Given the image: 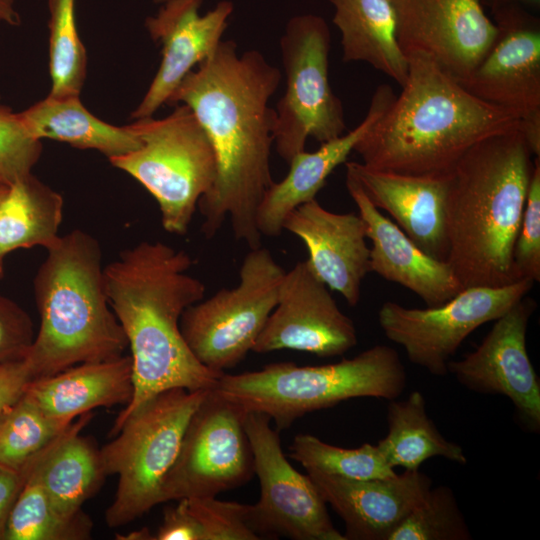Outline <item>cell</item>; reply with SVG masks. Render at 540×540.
<instances>
[{"mask_svg": "<svg viewBox=\"0 0 540 540\" xmlns=\"http://www.w3.org/2000/svg\"><path fill=\"white\" fill-rule=\"evenodd\" d=\"M281 79V71L258 50L238 54L233 40L221 41L167 102L187 105L215 150L216 180L197 207L206 238L228 219L236 240L250 249L261 246L257 211L274 182L270 153L276 113L268 103Z\"/></svg>", "mask_w": 540, "mask_h": 540, "instance_id": "1", "label": "cell"}, {"mask_svg": "<svg viewBox=\"0 0 540 540\" xmlns=\"http://www.w3.org/2000/svg\"><path fill=\"white\" fill-rule=\"evenodd\" d=\"M193 259L160 241H142L104 267L109 304L128 342L134 391L111 435L151 397L174 388L213 389L225 372L201 364L180 329L184 310L200 301L205 285L188 274Z\"/></svg>", "mask_w": 540, "mask_h": 540, "instance_id": "2", "label": "cell"}, {"mask_svg": "<svg viewBox=\"0 0 540 540\" xmlns=\"http://www.w3.org/2000/svg\"><path fill=\"white\" fill-rule=\"evenodd\" d=\"M521 128L489 136L449 172L447 262L463 288L519 281L513 250L534 162Z\"/></svg>", "mask_w": 540, "mask_h": 540, "instance_id": "3", "label": "cell"}, {"mask_svg": "<svg viewBox=\"0 0 540 540\" xmlns=\"http://www.w3.org/2000/svg\"><path fill=\"white\" fill-rule=\"evenodd\" d=\"M408 77L354 147L368 167L413 175L448 174L481 140L521 127L520 118L469 93L430 57L407 56Z\"/></svg>", "mask_w": 540, "mask_h": 540, "instance_id": "4", "label": "cell"}, {"mask_svg": "<svg viewBox=\"0 0 540 540\" xmlns=\"http://www.w3.org/2000/svg\"><path fill=\"white\" fill-rule=\"evenodd\" d=\"M46 250L33 280L39 330L24 357L32 381L118 358L128 347L108 301L99 241L74 229Z\"/></svg>", "mask_w": 540, "mask_h": 540, "instance_id": "5", "label": "cell"}, {"mask_svg": "<svg viewBox=\"0 0 540 540\" xmlns=\"http://www.w3.org/2000/svg\"><path fill=\"white\" fill-rule=\"evenodd\" d=\"M406 370L397 351L375 345L351 359L319 366L278 362L261 370L224 373L213 388L246 412L268 415L283 430L307 413L359 397L399 398Z\"/></svg>", "mask_w": 540, "mask_h": 540, "instance_id": "6", "label": "cell"}, {"mask_svg": "<svg viewBox=\"0 0 540 540\" xmlns=\"http://www.w3.org/2000/svg\"><path fill=\"white\" fill-rule=\"evenodd\" d=\"M208 391L174 388L151 397L125 418L115 438L100 449L106 475L118 476L114 500L105 513L109 527L126 525L160 504L164 479Z\"/></svg>", "mask_w": 540, "mask_h": 540, "instance_id": "7", "label": "cell"}, {"mask_svg": "<svg viewBox=\"0 0 540 540\" xmlns=\"http://www.w3.org/2000/svg\"><path fill=\"white\" fill-rule=\"evenodd\" d=\"M129 125L141 145L109 159L110 163L155 198L165 231L187 233L199 200L217 176L216 154L208 134L185 104L163 119L145 117Z\"/></svg>", "mask_w": 540, "mask_h": 540, "instance_id": "8", "label": "cell"}, {"mask_svg": "<svg viewBox=\"0 0 540 540\" xmlns=\"http://www.w3.org/2000/svg\"><path fill=\"white\" fill-rule=\"evenodd\" d=\"M285 270L262 246L245 255L239 283L187 307L180 319L185 342L209 369L234 368L252 351L275 308Z\"/></svg>", "mask_w": 540, "mask_h": 540, "instance_id": "9", "label": "cell"}, {"mask_svg": "<svg viewBox=\"0 0 540 540\" xmlns=\"http://www.w3.org/2000/svg\"><path fill=\"white\" fill-rule=\"evenodd\" d=\"M330 29L315 14L291 18L280 39L285 91L276 104L274 145L289 163L308 137L322 143L345 133L341 100L329 82Z\"/></svg>", "mask_w": 540, "mask_h": 540, "instance_id": "10", "label": "cell"}, {"mask_svg": "<svg viewBox=\"0 0 540 540\" xmlns=\"http://www.w3.org/2000/svg\"><path fill=\"white\" fill-rule=\"evenodd\" d=\"M247 412L214 389L193 413L177 458L167 473L160 503L190 497H216L240 487L254 473L245 430Z\"/></svg>", "mask_w": 540, "mask_h": 540, "instance_id": "11", "label": "cell"}, {"mask_svg": "<svg viewBox=\"0 0 540 540\" xmlns=\"http://www.w3.org/2000/svg\"><path fill=\"white\" fill-rule=\"evenodd\" d=\"M534 283L521 279L502 287H468L437 307L407 308L387 301L378 311V322L385 336L403 347L411 363L442 377L464 340L506 313Z\"/></svg>", "mask_w": 540, "mask_h": 540, "instance_id": "12", "label": "cell"}, {"mask_svg": "<svg viewBox=\"0 0 540 540\" xmlns=\"http://www.w3.org/2000/svg\"><path fill=\"white\" fill-rule=\"evenodd\" d=\"M261 412H247L245 430L260 484L257 503L249 505L248 520L262 538L346 540L333 525L316 486L286 459L278 430Z\"/></svg>", "mask_w": 540, "mask_h": 540, "instance_id": "13", "label": "cell"}, {"mask_svg": "<svg viewBox=\"0 0 540 540\" xmlns=\"http://www.w3.org/2000/svg\"><path fill=\"white\" fill-rule=\"evenodd\" d=\"M497 34L490 48L458 81L484 102L510 111L532 148L540 146V18L518 5L492 12ZM457 81V80H456Z\"/></svg>", "mask_w": 540, "mask_h": 540, "instance_id": "14", "label": "cell"}, {"mask_svg": "<svg viewBox=\"0 0 540 540\" xmlns=\"http://www.w3.org/2000/svg\"><path fill=\"white\" fill-rule=\"evenodd\" d=\"M536 302L527 295L495 320L476 349L448 363V373L480 394L506 396L522 425L540 431V380L527 351L529 320Z\"/></svg>", "mask_w": 540, "mask_h": 540, "instance_id": "15", "label": "cell"}, {"mask_svg": "<svg viewBox=\"0 0 540 540\" xmlns=\"http://www.w3.org/2000/svg\"><path fill=\"white\" fill-rule=\"evenodd\" d=\"M357 341L352 319L340 310L329 288L305 260L285 272L278 302L252 351L290 349L334 357L349 351Z\"/></svg>", "mask_w": 540, "mask_h": 540, "instance_id": "16", "label": "cell"}, {"mask_svg": "<svg viewBox=\"0 0 540 540\" xmlns=\"http://www.w3.org/2000/svg\"><path fill=\"white\" fill-rule=\"evenodd\" d=\"M391 1L406 57L424 54L457 81L472 72L497 34L480 0Z\"/></svg>", "mask_w": 540, "mask_h": 540, "instance_id": "17", "label": "cell"}, {"mask_svg": "<svg viewBox=\"0 0 540 540\" xmlns=\"http://www.w3.org/2000/svg\"><path fill=\"white\" fill-rule=\"evenodd\" d=\"M201 4L202 0H167L155 16L146 19L150 36L162 44V60L133 118L151 117L168 102L186 74L222 41L232 2L220 1L204 15L199 14Z\"/></svg>", "mask_w": 540, "mask_h": 540, "instance_id": "18", "label": "cell"}, {"mask_svg": "<svg viewBox=\"0 0 540 540\" xmlns=\"http://www.w3.org/2000/svg\"><path fill=\"white\" fill-rule=\"evenodd\" d=\"M307 475L342 518L346 540H389L432 487V479L419 469L365 480L319 472Z\"/></svg>", "mask_w": 540, "mask_h": 540, "instance_id": "19", "label": "cell"}, {"mask_svg": "<svg viewBox=\"0 0 540 540\" xmlns=\"http://www.w3.org/2000/svg\"><path fill=\"white\" fill-rule=\"evenodd\" d=\"M284 229L305 244L306 261L316 276L356 306L362 282L371 272L366 226L360 215L329 211L313 199L286 217Z\"/></svg>", "mask_w": 540, "mask_h": 540, "instance_id": "20", "label": "cell"}, {"mask_svg": "<svg viewBox=\"0 0 540 540\" xmlns=\"http://www.w3.org/2000/svg\"><path fill=\"white\" fill-rule=\"evenodd\" d=\"M346 187L371 241V272L412 291L427 307L440 306L464 289L450 264L418 247L375 207L359 182L347 172Z\"/></svg>", "mask_w": 540, "mask_h": 540, "instance_id": "21", "label": "cell"}, {"mask_svg": "<svg viewBox=\"0 0 540 540\" xmlns=\"http://www.w3.org/2000/svg\"><path fill=\"white\" fill-rule=\"evenodd\" d=\"M345 166L375 207L386 211L418 247L438 260H447L445 208L449 173L402 174L354 161L345 162Z\"/></svg>", "mask_w": 540, "mask_h": 540, "instance_id": "22", "label": "cell"}, {"mask_svg": "<svg viewBox=\"0 0 540 540\" xmlns=\"http://www.w3.org/2000/svg\"><path fill=\"white\" fill-rule=\"evenodd\" d=\"M395 94L388 85H380L362 122L353 130L322 143L314 152L297 153L288 163L285 178L267 189L257 211L261 236H278L286 217L300 205L315 199L329 175L345 163L357 142L385 111Z\"/></svg>", "mask_w": 540, "mask_h": 540, "instance_id": "23", "label": "cell"}, {"mask_svg": "<svg viewBox=\"0 0 540 540\" xmlns=\"http://www.w3.org/2000/svg\"><path fill=\"white\" fill-rule=\"evenodd\" d=\"M134 385L130 355L86 362L31 381L25 392L47 414L74 421L95 408L130 402Z\"/></svg>", "mask_w": 540, "mask_h": 540, "instance_id": "24", "label": "cell"}, {"mask_svg": "<svg viewBox=\"0 0 540 540\" xmlns=\"http://www.w3.org/2000/svg\"><path fill=\"white\" fill-rule=\"evenodd\" d=\"M92 416L91 412L79 416L26 465L52 505L64 515L82 512V505L98 491L107 476L100 449L80 435Z\"/></svg>", "mask_w": 540, "mask_h": 540, "instance_id": "25", "label": "cell"}, {"mask_svg": "<svg viewBox=\"0 0 540 540\" xmlns=\"http://www.w3.org/2000/svg\"><path fill=\"white\" fill-rule=\"evenodd\" d=\"M333 23L341 33L344 62L362 61L401 87L409 62L396 36V15L391 0H329Z\"/></svg>", "mask_w": 540, "mask_h": 540, "instance_id": "26", "label": "cell"}, {"mask_svg": "<svg viewBox=\"0 0 540 540\" xmlns=\"http://www.w3.org/2000/svg\"><path fill=\"white\" fill-rule=\"evenodd\" d=\"M19 116L32 137L66 142L79 149H94L108 159L128 154L141 142L130 125L118 127L91 114L79 96H47Z\"/></svg>", "mask_w": 540, "mask_h": 540, "instance_id": "27", "label": "cell"}, {"mask_svg": "<svg viewBox=\"0 0 540 540\" xmlns=\"http://www.w3.org/2000/svg\"><path fill=\"white\" fill-rule=\"evenodd\" d=\"M62 196L32 173L9 186L0 204V255L17 249H47L59 237Z\"/></svg>", "mask_w": 540, "mask_h": 540, "instance_id": "28", "label": "cell"}, {"mask_svg": "<svg viewBox=\"0 0 540 540\" xmlns=\"http://www.w3.org/2000/svg\"><path fill=\"white\" fill-rule=\"evenodd\" d=\"M387 423L388 433L377 446L394 469L417 470L433 457L467 463L463 448L447 440L429 417L421 392L413 391L404 400H390Z\"/></svg>", "mask_w": 540, "mask_h": 540, "instance_id": "29", "label": "cell"}, {"mask_svg": "<svg viewBox=\"0 0 540 540\" xmlns=\"http://www.w3.org/2000/svg\"><path fill=\"white\" fill-rule=\"evenodd\" d=\"M26 467V466H25ZM27 469L26 481L8 518L4 540H86L93 523L83 511L60 513Z\"/></svg>", "mask_w": 540, "mask_h": 540, "instance_id": "30", "label": "cell"}, {"mask_svg": "<svg viewBox=\"0 0 540 540\" xmlns=\"http://www.w3.org/2000/svg\"><path fill=\"white\" fill-rule=\"evenodd\" d=\"M72 423L47 414L24 391L0 413V463L23 469Z\"/></svg>", "mask_w": 540, "mask_h": 540, "instance_id": "31", "label": "cell"}, {"mask_svg": "<svg viewBox=\"0 0 540 540\" xmlns=\"http://www.w3.org/2000/svg\"><path fill=\"white\" fill-rule=\"evenodd\" d=\"M49 72L55 98L79 96L86 77V51L75 17V0H48Z\"/></svg>", "mask_w": 540, "mask_h": 540, "instance_id": "32", "label": "cell"}, {"mask_svg": "<svg viewBox=\"0 0 540 540\" xmlns=\"http://www.w3.org/2000/svg\"><path fill=\"white\" fill-rule=\"evenodd\" d=\"M290 457L307 472H319L349 479L387 478L396 474L379 447L365 443L342 448L310 434H298L290 445Z\"/></svg>", "mask_w": 540, "mask_h": 540, "instance_id": "33", "label": "cell"}, {"mask_svg": "<svg viewBox=\"0 0 540 540\" xmlns=\"http://www.w3.org/2000/svg\"><path fill=\"white\" fill-rule=\"evenodd\" d=\"M456 496L448 486L431 487L389 540H471Z\"/></svg>", "mask_w": 540, "mask_h": 540, "instance_id": "34", "label": "cell"}, {"mask_svg": "<svg viewBox=\"0 0 540 540\" xmlns=\"http://www.w3.org/2000/svg\"><path fill=\"white\" fill-rule=\"evenodd\" d=\"M194 521L198 540H258L248 520L249 504L215 497L183 498Z\"/></svg>", "mask_w": 540, "mask_h": 540, "instance_id": "35", "label": "cell"}, {"mask_svg": "<svg viewBox=\"0 0 540 540\" xmlns=\"http://www.w3.org/2000/svg\"><path fill=\"white\" fill-rule=\"evenodd\" d=\"M42 152L41 140L25 128L19 113L0 104V185L30 175Z\"/></svg>", "mask_w": 540, "mask_h": 540, "instance_id": "36", "label": "cell"}, {"mask_svg": "<svg viewBox=\"0 0 540 540\" xmlns=\"http://www.w3.org/2000/svg\"><path fill=\"white\" fill-rule=\"evenodd\" d=\"M513 262L518 279L540 280V157L534 160Z\"/></svg>", "mask_w": 540, "mask_h": 540, "instance_id": "37", "label": "cell"}, {"mask_svg": "<svg viewBox=\"0 0 540 540\" xmlns=\"http://www.w3.org/2000/svg\"><path fill=\"white\" fill-rule=\"evenodd\" d=\"M34 337L28 313L0 294V364L24 358Z\"/></svg>", "mask_w": 540, "mask_h": 540, "instance_id": "38", "label": "cell"}, {"mask_svg": "<svg viewBox=\"0 0 540 540\" xmlns=\"http://www.w3.org/2000/svg\"><path fill=\"white\" fill-rule=\"evenodd\" d=\"M148 540H198L194 521L183 499L164 510L162 523L155 533L149 532Z\"/></svg>", "mask_w": 540, "mask_h": 540, "instance_id": "39", "label": "cell"}, {"mask_svg": "<svg viewBox=\"0 0 540 540\" xmlns=\"http://www.w3.org/2000/svg\"><path fill=\"white\" fill-rule=\"evenodd\" d=\"M31 381L24 358L0 364V413L23 394Z\"/></svg>", "mask_w": 540, "mask_h": 540, "instance_id": "40", "label": "cell"}, {"mask_svg": "<svg viewBox=\"0 0 540 540\" xmlns=\"http://www.w3.org/2000/svg\"><path fill=\"white\" fill-rule=\"evenodd\" d=\"M26 478V467L18 470L0 463V540H4L9 515Z\"/></svg>", "mask_w": 540, "mask_h": 540, "instance_id": "41", "label": "cell"}, {"mask_svg": "<svg viewBox=\"0 0 540 540\" xmlns=\"http://www.w3.org/2000/svg\"><path fill=\"white\" fill-rule=\"evenodd\" d=\"M481 3L483 2L485 5H487L491 12L505 7V6H511V5H518L525 7L529 10H532L536 12V10H539L540 7V0H480Z\"/></svg>", "mask_w": 540, "mask_h": 540, "instance_id": "42", "label": "cell"}, {"mask_svg": "<svg viewBox=\"0 0 540 540\" xmlns=\"http://www.w3.org/2000/svg\"><path fill=\"white\" fill-rule=\"evenodd\" d=\"M0 22L11 26L20 24V16L15 6V0H0Z\"/></svg>", "mask_w": 540, "mask_h": 540, "instance_id": "43", "label": "cell"}, {"mask_svg": "<svg viewBox=\"0 0 540 540\" xmlns=\"http://www.w3.org/2000/svg\"><path fill=\"white\" fill-rule=\"evenodd\" d=\"M9 186L0 185V204L4 200L5 196L7 195Z\"/></svg>", "mask_w": 540, "mask_h": 540, "instance_id": "44", "label": "cell"}, {"mask_svg": "<svg viewBox=\"0 0 540 540\" xmlns=\"http://www.w3.org/2000/svg\"><path fill=\"white\" fill-rule=\"evenodd\" d=\"M3 259H4V256L0 255V277L3 274Z\"/></svg>", "mask_w": 540, "mask_h": 540, "instance_id": "45", "label": "cell"}, {"mask_svg": "<svg viewBox=\"0 0 540 540\" xmlns=\"http://www.w3.org/2000/svg\"><path fill=\"white\" fill-rule=\"evenodd\" d=\"M167 0H154L155 3H161L163 4L164 2H166Z\"/></svg>", "mask_w": 540, "mask_h": 540, "instance_id": "46", "label": "cell"}]
</instances>
